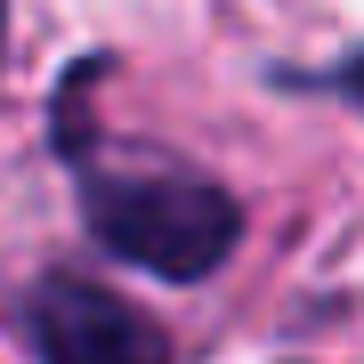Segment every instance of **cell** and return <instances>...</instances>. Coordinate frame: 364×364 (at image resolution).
<instances>
[{"label": "cell", "instance_id": "cell-2", "mask_svg": "<svg viewBox=\"0 0 364 364\" xmlns=\"http://www.w3.org/2000/svg\"><path fill=\"white\" fill-rule=\"evenodd\" d=\"M25 340L41 364H170V340L146 308L90 275H49L25 291Z\"/></svg>", "mask_w": 364, "mask_h": 364}, {"label": "cell", "instance_id": "cell-3", "mask_svg": "<svg viewBox=\"0 0 364 364\" xmlns=\"http://www.w3.org/2000/svg\"><path fill=\"white\" fill-rule=\"evenodd\" d=\"M332 81H340V90H356V97H364V57H356V65H340Z\"/></svg>", "mask_w": 364, "mask_h": 364}, {"label": "cell", "instance_id": "cell-1", "mask_svg": "<svg viewBox=\"0 0 364 364\" xmlns=\"http://www.w3.org/2000/svg\"><path fill=\"white\" fill-rule=\"evenodd\" d=\"M81 219L114 259H130L146 275L195 284L235 251L243 210H235L210 178H90Z\"/></svg>", "mask_w": 364, "mask_h": 364}]
</instances>
